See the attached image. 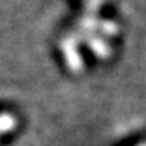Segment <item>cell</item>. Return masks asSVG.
<instances>
[{
	"mask_svg": "<svg viewBox=\"0 0 146 146\" xmlns=\"http://www.w3.org/2000/svg\"><path fill=\"white\" fill-rule=\"evenodd\" d=\"M61 50L68 68L73 73H81L82 67H84V62H82L81 53H79V48H78V39H75L72 36L64 37L61 42Z\"/></svg>",
	"mask_w": 146,
	"mask_h": 146,
	"instance_id": "obj_1",
	"label": "cell"
},
{
	"mask_svg": "<svg viewBox=\"0 0 146 146\" xmlns=\"http://www.w3.org/2000/svg\"><path fill=\"white\" fill-rule=\"evenodd\" d=\"M87 45H89V48L100 59H107V58L110 56V47H109V44H107L104 39H101V37H98V36H89L87 37Z\"/></svg>",
	"mask_w": 146,
	"mask_h": 146,
	"instance_id": "obj_2",
	"label": "cell"
},
{
	"mask_svg": "<svg viewBox=\"0 0 146 146\" xmlns=\"http://www.w3.org/2000/svg\"><path fill=\"white\" fill-rule=\"evenodd\" d=\"M17 121L11 113H0V137L16 127Z\"/></svg>",
	"mask_w": 146,
	"mask_h": 146,
	"instance_id": "obj_3",
	"label": "cell"
},
{
	"mask_svg": "<svg viewBox=\"0 0 146 146\" xmlns=\"http://www.w3.org/2000/svg\"><path fill=\"white\" fill-rule=\"evenodd\" d=\"M138 146H146V143H141V145H138Z\"/></svg>",
	"mask_w": 146,
	"mask_h": 146,
	"instance_id": "obj_4",
	"label": "cell"
}]
</instances>
